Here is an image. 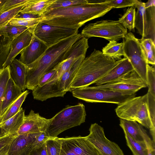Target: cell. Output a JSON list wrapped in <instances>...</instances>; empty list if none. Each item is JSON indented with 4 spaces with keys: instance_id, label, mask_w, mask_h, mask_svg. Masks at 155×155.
I'll return each instance as SVG.
<instances>
[{
    "instance_id": "cell-1",
    "label": "cell",
    "mask_w": 155,
    "mask_h": 155,
    "mask_svg": "<svg viewBox=\"0 0 155 155\" xmlns=\"http://www.w3.org/2000/svg\"><path fill=\"white\" fill-rule=\"evenodd\" d=\"M88 1L85 4L48 10L41 16L40 21L51 25L79 28L87 22L103 16L113 9L104 4Z\"/></svg>"
},
{
    "instance_id": "cell-2",
    "label": "cell",
    "mask_w": 155,
    "mask_h": 155,
    "mask_svg": "<svg viewBox=\"0 0 155 155\" xmlns=\"http://www.w3.org/2000/svg\"><path fill=\"white\" fill-rule=\"evenodd\" d=\"M83 36L78 33L64 39L48 47L35 61L25 65L26 88L32 91L35 89L42 75L63 61L72 45Z\"/></svg>"
},
{
    "instance_id": "cell-3",
    "label": "cell",
    "mask_w": 155,
    "mask_h": 155,
    "mask_svg": "<svg viewBox=\"0 0 155 155\" xmlns=\"http://www.w3.org/2000/svg\"><path fill=\"white\" fill-rule=\"evenodd\" d=\"M116 61L94 49L82 62L70 85L71 89L89 86L103 78L122 60Z\"/></svg>"
},
{
    "instance_id": "cell-4",
    "label": "cell",
    "mask_w": 155,
    "mask_h": 155,
    "mask_svg": "<svg viewBox=\"0 0 155 155\" xmlns=\"http://www.w3.org/2000/svg\"><path fill=\"white\" fill-rule=\"evenodd\" d=\"M86 116L85 107L83 104L68 106L51 118L45 132L50 138L57 137L65 130L84 123Z\"/></svg>"
},
{
    "instance_id": "cell-5",
    "label": "cell",
    "mask_w": 155,
    "mask_h": 155,
    "mask_svg": "<svg viewBox=\"0 0 155 155\" xmlns=\"http://www.w3.org/2000/svg\"><path fill=\"white\" fill-rule=\"evenodd\" d=\"M115 111L120 118L136 121L149 129L151 127L147 93L127 99L118 105Z\"/></svg>"
},
{
    "instance_id": "cell-6",
    "label": "cell",
    "mask_w": 155,
    "mask_h": 155,
    "mask_svg": "<svg viewBox=\"0 0 155 155\" xmlns=\"http://www.w3.org/2000/svg\"><path fill=\"white\" fill-rule=\"evenodd\" d=\"M127 33V29L118 20H106L87 25L82 29L81 34L88 38L98 37L109 41H117L124 38Z\"/></svg>"
},
{
    "instance_id": "cell-7",
    "label": "cell",
    "mask_w": 155,
    "mask_h": 155,
    "mask_svg": "<svg viewBox=\"0 0 155 155\" xmlns=\"http://www.w3.org/2000/svg\"><path fill=\"white\" fill-rule=\"evenodd\" d=\"M73 96L87 102L106 103L119 105L127 99L135 97L113 91L99 89L94 86H87L71 89Z\"/></svg>"
},
{
    "instance_id": "cell-8",
    "label": "cell",
    "mask_w": 155,
    "mask_h": 155,
    "mask_svg": "<svg viewBox=\"0 0 155 155\" xmlns=\"http://www.w3.org/2000/svg\"><path fill=\"white\" fill-rule=\"evenodd\" d=\"M123 39L124 57L128 59L134 70L147 83L148 64L140 40L131 32L127 33Z\"/></svg>"
},
{
    "instance_id": "cell-9",
    "label": "cell",
    "mask_w": 155,
    "mask_h": 155,
    "mask_svg": "<svg viewBox=\"0 0 155 155\" xmlns=\"http://www.w3.org/2000/svg\"><path fill=\"white\" fill-rule=\"evenodd\" d=\"M33 35L49 47L60 41L78 33V28H69L40 22L29 28Z\"/></svg>"
},
{
    "instance_id": "cell-10",
    "label": "cell",
    "mask_w": 155,
    "mask_h": 155,
    "mask_svg": "<svg viewBox=\"0 0 155 155\" xmlns=\"http://www.w3.org/2000/svg\"><path fill=\"white\" fill-rule=\"evenodd\" d=\"M134 6L136 12L134 28L141 36L140 39L149 38L155 43V6L146 8L145 3L135 0Z\"/></svg>"
},
{
    "instance_id": "cell-11",
    "label": "cell",
    "mask_w": 155,
    "mask_h": 155,
    "mask_svg": "<svg viewBox=\"0 0 155 155\" xmlns=\"http://www.w3.org/2000/svg\"><path fill=\"white\" fill-rule=\"evenodd\" d=\"M85 56L80 57L76 61L59 77L48 82L43 86L46 96L50 98L63 97L66 93L71 91L70 85L74 76Z\"/></svg>"
},
{
    "instance_id": "cell-12",
    "label": "cell",
    "mask_w": 155,
    "mask_h": 155,
    "mask_svg": "<svg viewBox=\"0 0 155 155\" xmlns=\"http://www.w3.org/2000/svg\"><path fill=\"white\" fill-rule=\"evenodd\" d=\"M97 88L117 91L130 95L142 88L148 87L147 83L134 70L122 77L106 84L94 86Z\"/></svg>"
},
{
    "instance_id": "cell-13",
    "label": "cell",
    "mask_w": 155,
    "mask_h": 155,
    "mask_svg": "<svg viewBox=\"0 0 155 155\" xmlns=\"http://www.w3.org/2000/svg\"><path fill=\"white\" fill-rule=\"evenodd\" d=\"M59 138L61 145L60 155H102L85 137Z\"/></svg>"
},
{
    "instance_id": "cell-14",
    "label": "cell",
    "mask_w": 155,
    "mask_h": 155,
    "mask_svg": "<svg viewBox=\"0 0 155 155\" xmlns=\"http://www.w3.org/2000/svg\"><path fill=\"white\" fill-rule=\"evenodd\" d=\"M89 131V134L86 137L102 155H124L117 143L106 137L104 128L98 124H91Z\"/></svg>"
},
{
    "instance_id": "cell-15",
    "label": "cell",
    "mask_w": 155,
    "mask_h": 155,
    "mask_svg": "<svg viewBox=\"0 0 155 155\" xmlns=\"http://www.w3.org/2000/svg\"><path fill=\"white\" fill-rule=\"evenodd\" d=\"M89 46L88 38L83 36L75 42L65 54L64 60L54 68L58 77L68 70L82 56H85Z\"/></svg>"
},
{
    "instance_id": "cell-16",
    "label": "cell",
    "mask_w": 155,
    "mask_h": 155,
    "mask_svg": "<svg viewBox=\"0 0 155 155\" xmlns=\"http://www.w3.org/2000/svg\"><path fill=\"white\" fill-rule=\"evenodd\" d=\"M51 119L42 117L31 110L28 114L25 115L23 123L17 134H32L46 131Z\"/></svg>"
},
{
    "instance_id": "cell-17",
    "label": "cell",
    "mask_w": 155,
    "mask_h": 155,
    "mask_svg": "<svg viewBox=\"0 0 155 155\" xmlns=\"http://www.w3.org/2000/svg\"><path fill=\"white\" fill-rule=\"evenodd\" d=\"M48 47L43 41L33 35L29 45L21 52L19 60L25 65L31 64L39 58Z\"/></svg>"
},
{
    "instance_id": "cell-18",
    "label": "cell",
    "mask_w": 155,
    "mask_h": 155,
    "mask_svg": "<svg viewBox=\"0 0 155 155\" xmlns=\"http://www.w3.org/2000/svg\"><path fill=\"white\" fill-rule=\"evenodd\" d=\"M38 133L17 135L10 145L8 155H28Z\"/></svg>"
},
{
    "instance_id": "cell-19",
    "label": "cell",
    "mask_w": 155,
    "mask_h": 155,
    "mask_svg": "<svg viewBox=\"0 0 155 155\" xmlns=\"http://www.w3.org/2000/svg\"><path fill=\"white\" fill-rule=\"evenodd\" d=\"M32 36L33 35L28 28L14 39L9 53L3 64V68L10 66L17 56L29 45Z\"/></svg>"
},
{
    "instance_id": "cell-20",
    "label": "cell",
    "mask_w": 155,
    "mask_h": 155,
    "mask_svg": "<svg viewBox=\"0 0 155 155\" xmlns=\"http://www.w3.org/2000/svg\"><path fill=\"white\" fill-rule=\"evenodd\" d=\"M120 125L135 140L145 142V143L155 144L147 135L146 130L137 122L120 118Z\"/></svg>"
},
{
    "instance_id": "cell-21",
    "label": "cell",
    "mask_w": 155,
    "mask_h": 155,
    "mask_svg": "<svg viewBox=\"0 0 155 155\" xmlns=\"http://www.w3.org/2000/svg\"><path fill=\"white\" fill-rule=\"evenodd\" d=\"M134 70L129 61L124 57L106 75L95 82V85H101L112 81Z\"/></svg>"
},
{
    "instance_id": "cell-22",
    "label": "cell",
    "mask_w": 155,
    "mask_h": 155,
    "mask_svg": "<svg viewBox=\"0 0 155 155\" xmlns=\"http://www.w3.org/2000/svg\"><path fill=\"white\" fill-rule=\"evenodd\" d=\"M10 75L16 84L22 92L26 87V71L25 65L19 60L15 58L10 65Z\"/></svg>"
},
{
    "instance_id": "cell-23",
    "label": "cell",
    "mask_w": 155,
    "mask_h": 155,
    "mask_svg": "<svg viewBox=\"0 0 155 155\" xmlns=\"http://www.w3.org/2000/svg\"><path fill=\"white\" fill-rule=\"evenodd\" d=\"M25 116V110L21 107L19 112L15 115L0 124L2 134H17L23 123Z\"/></svg>"
},
{
    "instance_id": "cell-24",
    "label": "cell",
    "mask_w": 155,
    "mask_h": 155,
    "mask_svg": "<svg viewBox=\"0 0 155 155\" xmlns=\"http://www.w3.org/2000/svg\"><path fill=\"white\" fill-rule=\"evenodd\" d=\"M56 0H27L20 13L41 16Z\"/></svg>"
},
{
    "instance_id": "cell-25",
    "label": "cell",
    "mask_w": 155,
    "mask_h": 155,
    "mask_svg": "<svg viewBox=\"0 0 155 155\" xmlns=\"http://www.w3.org/2000/svg\"><path fill=\"white\" fill-rule=\"evenodd\" d=\"M23 92L10 77L6 85L4 94L1 116L9 106L18 98Z\"/></svg>"
},
{
    "instance_id": "cell-26",
    "label": "cell",
    "mask_w": 155,
    "mask_h": 155,
    "mask_svg": "<svg viewBox=\"0 0 155 155\" xmlns=\"http://www.w3.org/2000/svg\"><path fill=\"white\" fill-rule=\"evenodd\" d=\"M124 44L122 42L118 43L117 41H109L102 49V53L105 56L114 60H120L121 56H124Z\"/></svg>"
},
{
    "instance_id": "cell-27",
    "label": "cell",
    "mask_w": 155,
    "mask_h": 155,
    "mask_svg": "<svg viewBox=\"0 0 155 155\" xmlns=\"http://www.w3.org/2000/svg\"><path fill=\"white\" fill-rule=\"evenodd\" d=\"M28 94V90L25 91L9 106L1 116L0 123L13 117L19 112L22 104Z\"/></svg>"
},
{
    "instance_id": "cell-28",
    "label": "cell",
    "mask_w": 155,
    "mask_h": 155,
    "mask_svg": "<svg viewBox=\"0 0 155 155\" xmlns=\"http://www.w3.org/2000/svg\"><path fill=\"white\" fill-rule=\"evenodd\" d=\"M123 130L127 145L133 155H147V150L145 142H137L126 131Z\"/></svg>"
},
{
    "instance_id": "cell-29",
    "label": "cell",
    "mask_w": 155,
    "mask_h": 155,
    "mask_svg": "<svg viewBox=\"0 0 155 155\" xmlns=\"http://www.w3.org/2000/svg\"><path fill=\"white\" fill-rule=\"evenodd\" d=\"M17 36L0 35V70L3 68L8 56L12 41Z\"/></svg>"
},
{
    "instance_id": "cell-30",
    "label": "cell",
    "mask_w": 155,
    "mask_h": 155,
    "mask_svg": "<svg viewBox=\"0 0 155 155\" xmlns=\"http://www.w3.org/2000/svg\"><path fill=\"white\" fill-rule=\"evenodd\" d=\"M148 64L154 66L155 64V45L153 40L149 38L139 39Z\"/></svg>"
},
{
    "instance_id": "cell-31",
    "label": "cell",
    "mask_w": 155,
    "mask_h": 155,
    "mask_svg": "<svg viewBox=\"0 0 155 155\" xmlns=\"http://www.w3.org/2000/svg\"><path fill=\"white\" fill-rule=\"evenodd\" d=\"M136 14L134 6L129 7L124 14L119 18L118 21L125 28L130 31L134 29V22Z\"/></svg>"
},
{
    "instance_id": "cell-32",
    "label": "cell",
    "mask_w": 155,
    "mask_h": 155,
    "mask_svg": "<svg viewBox=\"0 0 155 155\" xmlns=\"http://www.w3.org/2000/svg\"><path fill=\"white\" fill-rule=\"evenodd\" d=\"M10 66L0 70V123L2 105L6 85L10 75Z\"/></svg>"
},
{
    "instance_id": "cell-33",
    "label": "cell",
    "mask_w": 155,
    "mask_h": 155,
    "mask_svg": "<svg viewBox=\"0 0 155 155\" xmlns=\"http://www.w3.org/2000/svg\"><path fill=\"white\" fill-rule=\"evenodd\" d=\"M147 103L149 115L151 123V127L149 129L152 137L153 142H155V97L149 93H147Z\"/></svg>"
},
{
    "instance_id": "cell-34",
    "label": "cell",
    "mask_w": 155,
    "mask_h": 155,
    "mask_svg": "<svg viewBox=\"0 0 155 155\" xmlns=\"http://www.w3.org/2000/svg\"><path fill=\"white\" fill-rule=\"evenodd\" d=\"M25 2L1 13L0 29L6 26L12 19L15 18L23 8Z\"/></svg>"
},
{
    "instance_id": "cell-35",
    "label": "cell",
    "mask_w": 155,
    "mask_h": 155,
    "mask_svg": "<svg viewBox=\"0 0 155 155\" xmlns=\"http://www.w3.org/2000/svg\"><path fill=\"white\" fill-rule=\"evenodd\" d=\"M48 155H60L61 142L58 137L50 138L45 143Z\"/></svg>"
},
{
    "instance_id": "cell-36",
    "label": "cell",
    "mask_w": 155,
    "mask_h": 155,
    "mask_svg": "<svg viewBox=\"0 0 155 155\" xmlns=\"http://www.w3.org/2000/svg\"><path fill=\"white\" fill-rule=\"evenodd\" d=\"M28 28L26 27L12 25L9 23L6 26L0 29V35L16 36Z\"/></svg>"
},
{
    "instance_id": "cell-37",
    "label": "cell",
    "mask_w": 155,
    "mask_h": 155,
    "mask_svg": "<svg viewBox=\"0 0 155 155\" xmlns=\"http://www.w3.org/2000/svg\"><path fill=\"white\" fill-rule=\"evenodd\" d=\"M88 2V0H56L47 10L57 8H65L85 4Z\"/></svg>"
},
{
    "instance_id": "cell-38",
    "label": "cell",
    "mask_w": 155,
    "mask_h": 155,
    "mask_svg": "<svg viewBox=\"0 0 155 155\" xmlns=\"http://www.w3.org/2000/svg\"><path fill=\"white\" fill-rule=\"evenodd\" d=\"M40 21V18L35 19H25L13 18L9 22V24L13 26H22L30 28L36 26Z\"/></svg>"
},
{
    "instance_id": "cell-39",
    "label": "cell",
    "mask_w": 155,
    "mask_h": 155,
    "mask_svg": "<svg viewBox=\"0 0 155 155\" xmlns=\"http://www.w3.org/2000/svg\"><path fill=\"white\" fill-rule=\"evenodd\" d=\"M147 83L148 87V92L155 97V69L154 66H147Z\"/></svg>"
},
{
    "instance_id": "cell-40",
    "label": "cell",
    "mask_w": 155,
    "mask_h": 155,
    "mask_svg": "<svg viewBox=\"0 0 155 155\" xmlns=\"http://www.w3.org/2000/svg\"><path fill=\"white\" fill-rule=\"evenodd\" d=\"M17 136V134L0 135V154L8 152L11 143Z\"/></svg>"
},
{
    "instance_id": "cell-41",
    "label": "cell",
    "mask_w": 155,
    "mask_h": 155,
    "mask_svg": "<svg viewBox=\"0 0 155 155\" xmlns=\"http://www.w3.org/2000/svg\"><path fill=\"white\" fill-rule=\"evenodd\" d=\"M135 0H105L100 2L111 7L112 8H124L134 6Z\"/></svg>"
},
{
    "instance_id": "cell-42",
    "label": "cell",
    "mask_w": 155,
    "mask_h": 155,
    "mask_svg": "<svg viewBox=\"0 0 155 155\" xmlns=\"http://www.w3.org/2000/svg\"><path fill=\"white\" fill-rule=\"evenodd\" d=\"M27 0H5L0 6L1 13L25 3Z\"/></svg>"
},
{
    "instance_id": "cell-43",
    "label": "cell",
    "mask_w": 155,
    "mask_h": 155,
    "mask_svg": "<svg viewBox=\"0 0 155 155\" xmlns=\"http://www.w3.org/2000/svg\"><path fill=\"white\" fill-rule=\"evenodd\" d=\"M50 138V137L48 136L45 131L38 133L36 136L33 143L32 149L38 148L42 146Z\"/></svg>"
},
{
    "instance_id": "cell-44",
    "label": "cell",
    "mask_w": 155,
    "mask_h": 155,
    "mask_svg": "<svg viewBox=\"0 0 155 155\" xmlns=\"http://www.w3.org/2000/svg\"><path fill=\"white\" fill-rule=\"evenodd\" d=\"M56 73L57 70L54 68L45 73L40 79L37 87H41L47 83Z\"/></svg>"
},
{
    "instance_id": "cell-45",
    "label": "cell",
    "mask_w": 155,
    "mask_h": 155,
    "mask_svg": "<svg viewBox=\"0 0 155 155\" xmlns=\"http://www.w3.org/2000/svg\"><path fill=\"white\" fill-rule=\"evenodd\" d=\"M28 155H48L45 143L39 147L32 148Z\"/></svg>"
},
{
    "instance_id": "cell-46",
    "label": "cell",
    "mask_w": 155,
    "mask_h": 155,
    "mask_svg": "<svg viewBox=\"0 0 155 155\" xmlns=\"http://www.w3.org/2000/svg\"><path fill=\"white\" fill-rule=\"evenodd\" d=\"M41 16L38 15L29 13H22L19 12L15 17V18L19 19H31L41 18Z\"/></svg>"
},
{
    "instance_id": "cell-47",
    "label": "cell",
    "mask_w": 155,
    "mask_h": 155,
    "mask_svg": "<svg viewBox=\"0 0 155 155\" xmlns=\"http://www.w3.org/2000/svg\"><path fill=\"white\" fill-rule=\"evenodd\" d=\"M147 155H155V146L153 145L146 146Z\"/></svg>"
},
{
    "instance_id": "cell-48",
    "label": "cell",
    "mask_w": 155,
    "mask_h": 155,
    "mask_svg": "<svg viewBox=\"0 0 155 155\" xmlns=\"http://www.w3.org/2000/svg\"><path fill=\"white\" fill-rule=\"evenodd\" d=\"M145 6L146 8L151 6H155V1L154 0L148 1L146 3H145Z\"/></svg>"
},
{
    "instance_id": "cell-49",
    "label": "cell",
    "mask_w": 155,
    "mask_h": 155,
    "mask_svg": "<svg viewBox=\"0 0 155 155\" xmlns=\"http://www.w3.org/2000/svg\"><path fill=\"white\" fill-rule=\"evenodd\" d=\"M4 1L5 0H0V6L3 3ZM0 14L1 13L0 12Z\"/></svg>"
},
{
    "instance_id": "cell-50",
    "label": "cell",
    "mask_w": 155,
    "mask_h": 155,
    "mask_svg": "<svg viewBox=\"0 0 155 155\" xmlns=\"http://www.w3.org/2000/svg\"><path fill=\"white\" fill-rule=\"evenodd\" d=\"M8 152L0 154V155H8Z\"/></svg>"
},
{
    "instance_id": "cell-51",
    "label": "cell",
    "mask_w": 155,
    "mask_h": 155,
    "mask_svg": "<svg viewBox=\"0 0 155 155\" xmlns=\"http://www.w3.org/2000/svg\"><path fill=\"white\" fill-rule=\"evenodd\" d=\"M2 133H1V129H0V135L2 134Z\"/></svg>"
}]
</instances>
